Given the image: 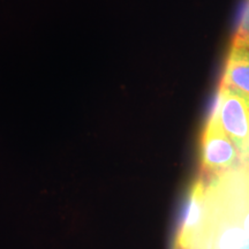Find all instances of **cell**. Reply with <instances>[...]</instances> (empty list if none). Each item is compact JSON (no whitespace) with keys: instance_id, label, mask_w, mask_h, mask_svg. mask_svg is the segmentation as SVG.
Segmentation results:
<instances>
[{"instance_id":"1","label":"cell","mask_w":249,"mask_h":249,"mask_svg":"<svg viewBox=\"0 0 249 249\" xmlns=\"http://www.w3.org/2000/svg\"><path fill=\"white\" fill-rule=\"evenodd\" d=\"M210 235L205 249H249V169L207 181Z\"/></svg>"},{"instance_id":"2","label":"cell","mask_w":249,"mask_h":249,"mask_svg":"<svg viewBox=\"0 0 249 249\" xmlns=\"http://www.w3.org/2000/svg\"><path fill=\"white\" fill-rule=\"evenodd\" d=\"M210 235L207 180H194L187 194L171 249H205Z\"/></svg>"},{"instance_id":"3","label":"cell","mask_w":249,"mask_h":249,"mask_svg":"<svg viewBox=\"0 0 249 249\" xmlns=\"http://www.w3.org/2000/svg\"><path fill=\"white\" fill-rule=\"evenodd\" d=\"M240 166L242 165L238 149L224 132L213 110L201 134L200 177L209 181Z\"/></svg>"},{"instance_id":"4","label":"cell","mask_w":249,"mask_h":249,"mask_svg":"<svg viewBox=\"0 0 249 249\" xmlns=\"http://www.w3.org/2000/svg\"><path fill=\"white\" fill-rule=\"evenodd\" d=\"M213 111L238 149L241 165L249 169V97L219 86Z\"/></svg>"},{"instance_id":"5","label":"cell","mask_w":249,"mask_h":249,"mask_svg":"<svg viewBox=\"0 0 249 249\" xmlns=\"http://www.w3.org/2000/svg\"><path fill=\"white\" fill-rule=\"evenodd\" d=\"M219 86L249 97V50L232 43Z\"/></svg>"},{"instance_id":"6","label":"cell","mask_w":249,"mask_h":249,"mask_svg":"<svg viewBox=\"0 0 249 249\" xmlns=\"http://www.w3.org/2000/svg\"><path fill=\"white\" fill-rule=\"evenodd\" d=\"M249 37V0L246 5L244 14H242L241 21L239 23L238 30L233 38H247Z\"/></svg>"},{"instance_id":"7","label":"cell","mask_w":249,"mask_h":249,"mask_svg":"<svg viewBox=\"0 0 249 249\" xmlns=\"http://www.w3.org/2000/svg\"><path fill=\"white\" fill-rule=\"evenodd\" d=\"M232 43L233 44L244 46V48L249 50V37H247V38H233Z\"/></svg>"}]
</instances>
